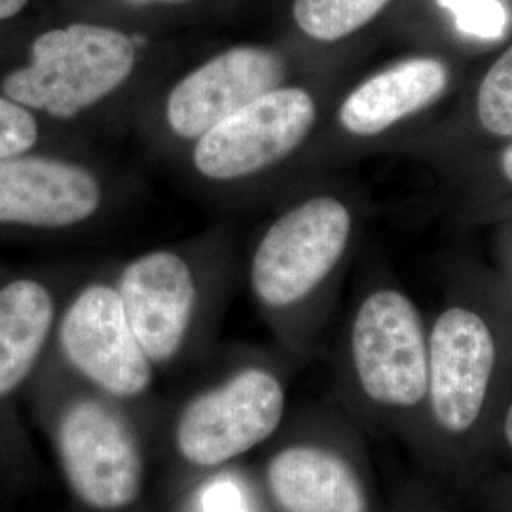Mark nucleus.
<instances>
[{
	"label": "nucleus",
	"mask_w": 512,
	"mask_h": 512,
	"mask_svg": "<svg viewBox=\"0 0 512 512\" xmlns=\"http://www.w3.org/2000/svg\"><path fill=\"white\" fill-rule=\"evenodd\" d=\"M448 86V69L435 57H414L366 78L338 109L351 135L374 137L429 107Z\"/></svg>",
	"instance_id": "nucleus-12"
},
{
	"label": "nucleus",
	"mask_w": 512,
	"mask_h": 512,
	"mask_svg": "<svg viewBox=\"0 0 512 512\" xmlns=\"http://www.w3.org/2000/svg\"><path fill=\"white\" fill-rule=\"evenodd\" d=\"M351 228L348 205L330 196H315L279 215L251 256L256 300L283 310L310 296L346 253Z\"/></svg>",
	"instance_id": "nucleus-2"
},
{
	"label": "nucleus",
	"mask_w": 512,
	"mask_h": 512,
	"mask_svg": "<svg viewBox=\"0 0 512 512\" xmlns=\"http://www.w3.org/2000/svg\"><path fill=\"white\" fill-rule=\"evenodd\" d=\"M351 353L366 395L389 406H414L429 389V349L420 313L397 291L370 294L355 315Z\"/></svg>",
	"instance_id": "nucleus-6"
},
{
	"label": "nucleus",
	"mask_w": 512,
	"mask_h": 512,
	"mask_svg": "<svg viewBox=\"0 0 512 512\" xmlns=\"http://www.w3.org/2000/svg\"><path fill=\"white\" fill-rule=\"evenodd\" d=\"M54 321V296L42 283L16 279L0 289V397L29 376Z\"/></svg>",
	"instance_id": "nucleus-14"
},
{
	"label": "nucleus",
	"mask_w": 512,
	"mask_h": 512,
	"mask_svg": "<svg viewBox=\"0 0 512 512\" xmlns=\"http://www.w3.org/2000/svg\"><path fill=\"white\" fill-rule=\"evenodd\" d=\"M478 120L497 137H512V46L486 73L476 99Z\"/></svg>",
	"instance_id": "nucleus-16"
},
{
	"label": "nucleus",
	"mask_w": 512,
	"mask_h": 512,
	"mask_svg": "<svg viewBox=\"0 0 512 512\" xmlns=\"http://www.w3.org/2000/svg\"><path fill=\"white\" fill-rule=\"evenodd\" d=\"M285 391L272 372L249 366L198 395L179 416L181 458L202 469L219 467L270 439L283 420Z\"/></svg>",
	"instance_id": "nucleus-4"
},
{
	"label": "nucleus",
	"mask_w": 512,
	"mask_h": 512,
	"mask_svg": "<svg viewBox=\"0 0 512 512\" xmlns=\"http://www.w3.org/2000/svg\"><path fill=\"white\" fill-rule=\"evenodd\" d=\"M57 452L67 484L86 507L122 511L141 495L143 454L126 420L109 404H71L57 427Z\"/></svg>",
	"instance_id": "nucleus-5"
},
{
	"label": "nucleus",
	"mask_w": 512,
	"mask_h": 512,
	"mask_svg": "<svg viewBox=\"0 0 512 512\" xmlns=\"http://www.w3.org/2000/svg\"><path fill=\"white\" fill-rule=\"evenodd\" d=\"M29 4V0H0V21L12 19Z\"/></svg>",
	"instance_id": "nucleus-20"
},
{
	"label": "nucleus",
	"mask_w": 512,
	"mask_h": 512,
	"mask_svg": "<svg viewBox=\"0 0 512 512\" xmlns=\"http://www.w3.org/2000/svg\"><path fill=\"white\" fill-rule=\"evenodd\" d=\"M501 171L512 183V145L505 148L501 154Z\"/></svg>",
	"instance_id": "nucleus-21"
},
{
	"label": "nucleus",
	"mask_w": 512,
	"mask_h": 512,
	"mask_svg": "<svg viewBox=\"0 0 512 512\" xmlns=\"http://www.w3.org/2000/svg\"><path fill=\"white\" fill-rule=\"evenodd\" d=\"M205 512H247L238 488L230 482L215 484L203 499Z\"/></svg>",
	"instance_id": "nucleus-19"
},
{
	"label": "nucleus",
	"mask_w": 512,
	"mask_h": 512,
	"mask_svg": "<svg viewBox=\"0 0 512 512\" xmlns=\"http://www.w3.org/2000/svg\"><path fill=\"white\" fill-rule=\"evenodd\" d=\"M494 336L488 325L463 308L446 310L429 342V395L435 418L452 433L473 427L492 378Z\"/></svg>",
	"instance_id": "nucleus-11"
},
{
	"label": "nucleus",
	"mask_w": 512,
	"mask_h": 512,
	"mask_svg": "<svg viewBox=\"0 0 512 512\" xmlns=\"http://www.w3.org/2000/svg\"><path fill=\"white\" fill-rule=\"evenodd\" d=\"M122 2L133 4V6H145V4H181L188 0H122Z\"/></svg>",
	"instance_id": "nucleus-22"
},
{
	"label": "nucleus",
	"mask_w": 512,
	"mask_h": 512,
	"mask_svg": "<svg viewBox=\"0 0 512 512\" xmlns=\"http://www.w3.org/2000/svg\"><path fill=\"white\" fill-rule=\"evenodd\" d=\"M59 346L76 372L116 399L145 395L154 365L129 327L116 285L90 283L59 323Z\"/></svg>",
	"instance_id": "nucleus-7"
},
{
	"label": "nucleus",
	"mask_w": 512,
	"mask_h": 512,
	"mask_svg": "<svg viewBox=\"0 0 512 512\" xmlns=\"http://www.w3.org/2000/svg\"><path fill=\"white\" fill-rule=\"evenodd\" d=\"M139 38L99 23H71L38 35L29 61L2 80V95L55 120H74L128 86Z\"/></svg>",
	"instance_id": "nucleus-1"
},
{
	"label": "nucleus",
	"mask_w": 512,
	"mask_h": 512,
	"mask_svg": "<svg viewBox=\"0 0 512 512\" xmlns=\"http://www.w3.org/2000/svg\"><path fill=\"white\" fill-rule=\"evenodd\" d=\"M389 0H294L298 29L319 42H336L363 29Z\"/></svg>",
	"instance_id": "nucleus-15"
},
{
	"label": "nucleus",
	"mask_w": 512,
	"mask_h": 512,
	"mask_svg": "<svg viewBox=\"0 0 512 512\" xmlns=\"http://www.w3.org/2000/svg\"><path fill=\"white\" fill-rule=\"evenodd\" d=\"M440 4L454 14L456 27L463 35L495 40L503 37L509 16L499 0H439Z\"/></svg>",
	"instance_id": "nucleus-17"
},
{
	"label": "nucleus",
	"mask_w": 512,
	"mask_h": 512,
	"mask_svg": "<svg viewBox=\"0 0 512 512\" xmlns=\"http://www.w3.org/2000/svg\"><path fill=\"white\" fill-rule=\"evenodd\" d=\"M287 63L268 46L239 44L207 57L167 90L162 120L169 135L192 145L258 95L285 84Z\"/></svg>",
	"instance_id": "nucleus-8"
},
{
	"label": "nucleus",
	"mask_w": 512,
	"mask_h": 512,
	"mask_svg": "<svg viewBox=\"0 0 512 512\" xmlns=\"http://www.w3.org/2000/svg\"><path fill=\"white\" fill-rule=\"evenodd\" d=\"M105 184L90 165L21 154L0 160V224L69 230L95 219Z\"/></svg>",
	"instance_id": "nucleus-10"
},
{
	"label": "nucleus",
	"mask_w": 512,
	"mask_h": 512,
	"mask_svg": "<svg viewBox=\"0 0 512 512\" xmlns=\"http://www.w3.org/2000/svg\"><path fill=\"white\" fill-rule=\"evenodd\" d=\"M129 327L152 365L184 348L198 306L190 260L175 249H152L129 260L116 283Z\"/></svg>",
	"instance_id": "nucleus-9"
},
{
	"label": "nucleus",
	"mask_w": 512,
	"mask_h": 512,
	"mask_svg": "<svg viewBox=\"0 0 512 512\" xmlns=\"http://www.w3.org/2000/svg\"><path fill=\"white\" fill-rule=\"evenodd\" d=\"M505 437L509 440L512 448V404L509 412H507V420H505Z\"/></svg>",
	"instance_id": "nucleus-23"
},
{
	"label": "nucleus",
	"mask_w": 512,
	"mask_h": 512,
	"mask_svg": "<svg viewBox=\"0 0 512 512\" xmlns=\"http://www.w3.org/2000/svg\"><path fill=\"white\" fill-rule=\"evenodd\" d=\"M268 488L283 512H366L353 467L319 446L281 450L268 465Z\"/></svg>",
	"instance_id": "nucleus-13"
},
{
	"label": "nucleus",
	"mask_w": 512,
	"mask_h": 512,
	"mask_svg": "<svg viewBox=\"0 0 512 512\" xmlns=\"http://www.w3.org/2000/svg\"><path fill=\"white\" fill-rule=\"evenodd\" d=\"M40 139L33 110L0 95V160L31 152Z\"/></svg>",
	"instance_id": "nucleus-18"
},
{
	"label": "nucleus",
	"mask_w": 512,
	"mask_h": 512,
	"mask_svg": "<svg viewBox=\"0 0 512 512\" xmlns=\"http://www.w3.org/2000/svg\"><path fill=\"white\" fill-rule=\"evenodd\" d=\"M315 120L313 95L281 84L203 133L190 145V164L207 183L247 181L296 152Z\"/></svg>",
	"instance_id": "nucleus-3"
}]
</instances>
